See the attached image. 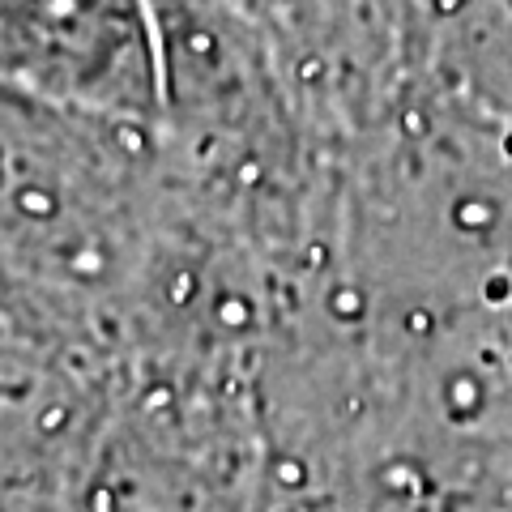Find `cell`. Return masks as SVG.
<instances>
[{
    "mask_svg": "<svg viewBox=\"0 0 512 512\" xmlns=\"http://www.w3.org/2000/svg\"><path fill=\"white\" fill-rule=\"evenodd\" d=\"M0 64L90 103L137 107L150 90L133 0H0Z\"/></svg>",
    "mask_w": 512,
    "mask_h": 512,
    "instance_id": "cell-1",
    "label": "cell"
}]
</instances>
